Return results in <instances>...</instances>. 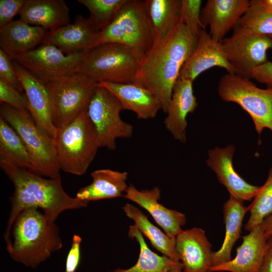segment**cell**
Masks as SVG:
<instances>
[{"label": "cell", "instance_id": "ba28073f", "mask_svg": "<svg viewBox=\"0 0 272 272\" xmlns=\"http://www.w3.org/2000/svg\"><path fill=\"white\" fill-rule=\"evenodd\" d=\"M218 93L222 100L235 103L248 113L259 136L264 128L272 132V89L259 88L250 79L228 73L220 78Z\"/></svg>", "mask_w": 272, "mask_h": 272}, {"label": "cell", "instance_id": "52a82bcc", "mask_svg": "<svg viewBox=\"0 0 272 272\" xmlns=\"http://www.w3.org/2000/svg\"><path fill=\"white\" fill-rule=\"evenodd\" d=\"M0 113L25 145L33 163V172L50 178L60 176L54 141L37 125L30 113L5 103H1Z\"/></svg>", "mask_w": 272, "mask_h": 272}, {"label": "cell", "instance_id": "b9f144b4", "mask_svg": "<svg viewBox=\"0 0 272 272\" xmlns=\"http://www.w3.org/2000/svg\"><path fill=\"white\" fill-rule=\"evenodd\" d=\"M258 1L266 11L272 14V0H258Z\"/></svg>", "mask_w": 272, "mask_h": 272}, {"label": "cell", "instance_id": "44dd1931", "mask_svg": "<svg viewBox=\"0 0 272 272\" xmlns=\"http://www.w3.org/2000/svg\"><path fill=\"white\" fill-rule=\"evenodd\" d=\"M193 82L178 78L175 82L164 123L173 138L181 143L186 142V117L193 113L197 106L193 94Z\"/></svg>", "mask_w": 272, "mask_h": 272}, {"label": "cell", "instance_id": "1f68e13d", "mask_svg": "<svg viewBox=\"0 0 272 272\" xmlns=\"http://www.w3.org/2000/svg\"><path fill=\"white\" fill-rule=\"evenodd\" d=\"M248 209L250 214L244 229L249 232L272 215V167L269 170L266 181L260 186L259 192Z\"/></svg>", "mask_w": 272, "mask_h": 272}, {"label": "cell", "instance_id": "6da1fadb", "mask_svg": "<svg viewBox=\"0 0 272 272\" xmlns=\"http://www.w3.org/2000/svg\"><path fill=\"white\" fill-rule=\"evenodd\" d=\"M197 40L180 21L143 56L132 83L151 93L167 113L181 69L194 50Z\"/></svg>", "mask_w": 272, "mask_h": 272}, {"label": "cell", "instance_id": "7402d4cb", "mask_svg": "<svg viewBox=\"0 0 272 272\" xmlns=\"http://www.w3.org/2000/svg\"><path fill=\"white\" fill-rule=\"evenodd\" d=\"M21 20L53 31L70 23V9L63 0H25Z\"/></svg>", "mask_w": 272, "mask_h": 272}, {"label": "cell", "instance_id": "ab89813d", "mask_svg": "<svg viewBox=\"0 0 272 272\" xmlns=\"http://www.w3.org/2000/svg\"><path fill=\"white\" fill-rule=\"evenodd\" d=\"M259 272H272V238H269L265 255Z\"/></svg>", "mask_w": 272, "mask_h": 272}, {"label": "cell", "instance_id": "d4e9b609", "mask_svg": "<svg viewBox=\"0 0 272 272\" xmlns=\"http://www.w3.org/2000/svg\"><path fill=\"white\" fill-rule=\"evenodd\" d=\"M92 182L82 187L76 197L89 202L101 199L123 197L128 187L127 172H119L109 169L94 171L91 174Z\"/></svg>", "mask_w": 272, "mask_h": 272}, {"label": "cell", "instance_id": "277c9868", "mask_svg": "<svg viewBox=\"0 0 272 272\" xmlns=\"http://www.w3.org/2000/svg\"><path fill=\"white\" fill-rule=\"evenodd\" d=\"M41 80L49 95L52 122L57 129L87 111L99 84L78 72Z\"/></svg>", "mask_w": 272, "mask_h": 272}, {"label": "cell", "instance_id": "7c38bea8", "mask_svg": "<svg viewBox=\"0 0 272 272\" xmlns=\"http://www.w3.org/2000/svg\"><path fill=\"white\" fill-rule=\"evenodd\" d=\"M84 52L66 54L55 46L42 43L26 53L10 57L41 80L78 72Z\"/></svg>", "mask_w": 272, "mask_h": 272}, {"label": "cell", "instance_id": "cb8c5ba5", "mask_svg": "<svg viewBox=\"0 0 272 272\" xmlns=\"http://www.w3.org/2000/svg\"><path fill=\"white\" fill-rule=\"evenodd\" d=\"M48 31L19 19L0 27V46L10 57L32 50L41 44Z\"/></svg>", "mask_w": 272, "mask_h": 272}, {"label": "cell", "instance_id": "8fae6325", "mask_svg": "<svg viewBox=\"0 0 272 272\" xmlns=\"http://www.w3.org/2000/svg\"><path fill=\"white\" fill-rule=\"evenodd\" d=\"M220 43L235 75L248 79L253 69L268 61L267 52L272 48L269 36L240 30H233Z\"/></svg>", "mask_w": 272, "mask_h": 272}, {"label": "cell", "instance_id": "7a4b0ae2", "mask_svg": "<svg viewBox=\"0 0 272 272\" xmlns=\"http://www.w3.org/2000/svg\"><path fill=\"white\" fill-rule=\"evenodd\" d=\"M0 166L14 186L13 194L10 198L11 209L4 234L7 252L12 248L13 225L24 210L41 209L48 222L54 223L63 211L86 208L89 203L69 195L62 186L60 176L45 178L4 161H0Z\"/></svg>", "mask_w": 272, "mask_h": 272}, {"label": "cell", "instance_id": "d6a6232c", "mask_svg": "<svg viewBox=\"0 0 272 272\" xmlns=\"http://www.w3.org/2000/svg\"><path fill=\"white\" fill-rule=\"evenodd\" d=\"M126 0H78L90 13V18L101 31L114 20Z\"/></svg>", "mask_w": 272, "mask_h": 272}, {"label": "cell", "instance_id": "8d00e7d4", "mask_svg": "<svg viewBox=\"0 0 272 272\" xmlns=\"http://www.w3.org/2000/svg\"><path fill=\"white\" fill-rule=\"evenodd\" d=\"M25 0H0V27L12 21L19 14Z\"/></svg>", "mask_w": 272, "mask_h": 272}, {"label": "cell", "instance_id": "f546056e", "mask_svg": "<svg viewBox=\"0 0 272 272\" xmlns=\"http://www.w3.org/2000/svg\"><path fill=\"white\" fill-rule=\"evenodd\" d=\"M0 161L33 172L30 155L14 128L0 117Z\"/></svg>", "mask_w": 272, "mask_h": 272}, {"label": "cell", "instance_id": "2e32d148", "mask_svg": "<svg viewBox=\"0 0 272 272\" xmlns=\"http://www.w3.org/2000/svg\"><path fill=\"white\" fill-rule=\"evenodd\" d=\"M12 62L25 91L32 117L54 140L57 129L52 122L49 97L44 83L16 62L12 60Z\"/></svg>", "mask_w": 272, "mask_h": 272}, {"label": "cell", "instance_id": "9a60e30c", "mask_svg": "<svg viewBox=\"0 0 272 272\" xmlns=\"http://www.w3.org/2000/svg\"><path fill=\"white\" fill-rule=\"evenodd\" d=\"M216 66L225 69L229 74H235L220 42L215 40L206 29H202L196 47L182 66L178 78L193 82L200 74Z\"/></svg>", "mask_w": 272, "mask_h": 272}, {"label": "cell", "instance_id": "60d3db41", "mask_svg": "<svg viewBox=\"0 0 272 272\" xmlns=\"http://www.w3.org/2000/svg\"><path fill=\"white\" fill-rule=\"evenodd\" d=\"M267 237L272 238V215L266 218L262 222Z\"/></svg>", "mask_w": 272, "mask_h": 272}, {"label": "cell", "instance_id": "4316f807", "mask_svg": "<svg viewBox=\"0 0 272 272\" xmlns=\"http://www.w3.org/2000/svg\"><path fill=\"white\" fill-rule=\"evenodd\" d=\"M145 3L154 44L164 37L180 21L181 0H145Z\"/></svg>", "mask_w": 272, "mask_h": 272}, {"label": "cell", "instance_id": "30bf717a", "mask_svg": "<svg viewBox=\"0 0 272 272\" xmlns=\"http://www.w3.org/2000/svg\"><path fill=\"white\" fill-rule=\"evenodd\" d=\"M123 110L119 100L98 84L87 113L94 126L100 148L114 150L116 148L117 139L132 137V125L124 121L120 117V113Z\"/></svg>", "mask_w": 272, "mask_h": 272}, {"label": "cell", "instance_id": "ffe728a7", "mask_svg": "<svg viewBox=\"0 0 272 272\" xmlns=\"http://www.w3.org/2000/svg\"><path fill=\"white\" fill-rule=\"evenodd\" d=\"M249 6L248 0H208L201 11L203 28L209 26L212 38L221 42Z\"/></svg>", "mask_w": 272, "mask_h": 272}, {"label": "cell", "instance_id": "603a6c76", "mask_svg": "<svg viewBox=\"0 0 272 272\" xmlns=\"http://www.w3.org/2000/svg\"><path fill=\"white\" fill-rule=\"evenodd\" d=\"M99 84L110 92L124 110L134 112L140 119L154 118L161 109L159 100L146 89L133 83L117 84L105 81Z\"/></svg>", "mask_w": 272, "mask_h": 272}, {"label": "cell", "instance_id": "8992f818", "mask_svg": "<svg viewBox=\"0 0 272 272\" xmlns=\"http://www.w3.org/2000/svg\"><path fill=\"white\" fill-rule=\"evenodd\" d=\"M142 58L124 45L103 43L84 52L78 72L98 82L132 83Z\"/></svg>", "mask_w": 272, "mask_h": 272}, {"label": "cell", "instance_id": "7bdbcfd3", "mask_svg": "<svg viewBox=\"0 0 272 272\" xmlns=\"http://www.w3.org/2000/svg\"><path fill=\"white\" fill-rule=\"evenodd\" d=\"M269 37H270V38L271 39V40L272 41V35L271 36H269Z\"/></svg>", "mask_w": 272, "mask_h": 272}, {"label": "cell", "instance_id": "5bb4252c", "mask_svg": "<svg viewBox=\"0 0 272 272\" xmlns=\"http://www.w3.org/2000/svg\"><path fill=\"white\" fill-rule=\"evenodd\" d=\"M100 32L90 18L78 15L72 24L48 31L42 43L53 45L66 54L85 52L97 46Z\"/></svg>", "mask_w": 272, "mask_h": 272}, {"label": "cell", "instance_id": "e575fe53", "mask_svg": "<svg viewBox=\"0 0 272 272\" xmlns=\"http://www.w3.org/2000/svg\"><path fill=\"white\" fill-rule=\"evenodd\" d=\"M0 100L21 112H29L26 95L0 77Z\"/></svg>", "mask_w": 272, "mask_h": 272}, {"label": "cell", "instance_id": "e0dca14e", "mask_svg": "<svg viewBox=\"0 0 272 272\" xmlns=\"http://www.w3.org/2000/svg\"><path fill=\"white\" fill-rule=\"evenodd\" d=\"M212 246L201 228L193 227L180 232L175 237V249L183 272H209L212 266Z\"/></svg>", "mask_w": 272, "mask_h": 272}, {"label": "cell", "instance_id": "836d02e7", "mask_svg": "<svg viewBox=\"0 0 272 272\" xmlns=\"http://www.w3.org/2000/svg\"><path fill=\"white\" fill-rule=\"evenodd\" d=\"M200 0H181L180 9V20L197 39L202 29H204L200 21Z\"/></svg>", "mask_w": 272, "mask_h": 272}, {"label": "cell", "instance_id": "d6986e66", "mask_svg": "<svg viewBox=\"0 0 272 272\" xmlns=\"http://www.w3.org/2000/svg\"><path fill=\"white\" fill-rule=\"evenodd\" d=\"M242 239L236 256L227 262L211 267L209 272H259L268 240L262 223L253 228Z\"/></svg>", "mask_w": 272, "mask_h": 272}, {"label": "cell", "instance_id": "4dcf8cb0", "mask_svg": "<svg viewBox=\"0 0 272 272\" xmlns=\"http://www.w3.org/2000/svg\"><path fill=\"white\" fill-rule=\"evenodd\" d=\"M233 30L263 35H272V14L266 11L258 0L250 1V6Z\"/></svg>", "mask_w": 272, "mask_h": 272}, {"label": "cell", "instance_id": "3957f363", "mask_svg": "<svg viewBox=\"0 0 272 272\" xmlns=\"http://www.w3.org/2000/svg\"><path fill=\"white\" fill-rule=\"evenodd\" d=\"M12 232L13 240L8 252L13 260L28 267L36 268L63 246L58 227L49 223L44 214L36 208L22 211Z\"/></svg>", "mask_w": 272, "mask_h": 272}, {"label": "cell", "instance_id": "f35d334b", "mask_svg": "<svg viewBox=\"0 0 272 272\" xmlns=\"http://www.w3.org/2000/svg\"><path fill=\"white\" fill-rule=\"evenodd\" d=\"M250 79L272 89V61H267L252 70Z\"/></svg>", "mask_w": 272, "mask_h": 272}, {"label": "cell", "instance_id": "484cf974", "mask_svg": "<svg viewBox=\"0 0 272 272\" xmlns=\"http://www.w3.org/2000/svg\"><path fill=\"white\" fill-rule=\"evenodd\" d=\"M243 202L230 196L224 205L225 235L220 249L213 252L212 267L231 260L232 249L240 236L244 217L249 211Z\"/></svg>", "mask_w": 272, "mask_h": 272}, {"label": "cell", "instance_id": "d590c367", "mask_svg": "<svg viewBox=\"0 0 272 272\" xmlns=\"http://www.w3.org/2000/svg\"><path fill=\"white\" fill-rule=\"evenodd\" d=\"M0 77L20 92L23 90L10 56L0 49Z\"/></svg>", "mask_w": 272, "mask_h": 272}, {"label": "cell", "instance_id": "83f0119b", "mask_svg": "<svg viewBox=\"0 0 272 272\" xmlns=\"http://www.w3.org/2000/svg\"><path fill=\"white\" fill-rule=\"evenodd\" d=\"M128 236L134 239L140 245V254L136 263L127 269L116 268L109 272H183L180 261L159 255L148 246L142 234L134 226H130Z\"/></svg>", "mask_w": 272, "mask_h": 272}, {"label": "cell", "instance_id": "f1b7e54d", "mask_svg": "<svg viewBox=\"0 0 272 272\" xmlns=\"http://www.w3.org/2000/svg\"><path fill=\"white\" fill-rule=\"evenodd\" d=\"M122 208L126 216L133 221V225L149 239L154 248L163 255L180 261L175 249V238H171L162 232L135 206L127 203Z\"/></svg>", "mask_w": 272, "mask_h": 272}, {"label": "cell", "instance_id": "74e56055", "mask_svg": "<svg viewBox=\"0 0 272 272\" xmlns=\"http://www.w3.org/2000/svg\"><path fill=\"white\" fill-rule=\"evenodd\" d=\"M81 237L78 235H74L66 257L64 272H75L77 270L81 258Z\"/></svg>", "mask_w": 272, "mask_h": 272}, {"label": "cell", "instance_id": "ac0fdd59", "mask_svg": "<svg viewBox=\"0 0 272 272\" xmlns=\"http://www.w3.org/2000/svg\"><path fill=\"white\" fill-rule=\"evenodd\" d=\"M123 197L145 209L169 237L175 238L183 230L181 227L186 222L185 214L168 209L159 202L161 190L158 187L139 190L130 184L128 186Z\"/></svg>", "mask_w": 272, "mask_h": 272}, {"label": "cell", "instance_id": "5b68a950", "mask_svg": "<svg viewBox=\"0 0 272 272\" xmlns=\"http://www.w3.org/2000/svg\"><path fill=\"white\" fill-rule=\"evenodd\" d=\"M54 141L60 169L79 176L85 173L100 148L87 111L57 129Z\"/></svg>", "mask_w": 272, "mask_h": 272}, {"label": "cell", "instance_id": "4fadbf2b", "mask_svg": "<svg viewBox=\"0 0 272 272\" xmlns=\"http://www.w3.org/2000/svg\"><path fill=\"white\" fill-rule=\"evenodd\" d=\"M235 152L233 145L224 148L216 147L209 150L207 165L226 188L230 196L243 201L251 200L259 192L260 186L248 183L235 170L233 163Z\"/></svg>", "mask_w": 272, "mask_h": 272}, {"label": "cell", "instance_id": "9c48e42d", "mask_svg": "<svg viewBox=\"0 0 272 272\" xmlns=\"http://www.w3.org/2000/svg\"><path fill=\"white\" fill-rule=\"evenodd\" d=\"M109 42L124 45L142 58L151 48L145 1L126 0L113 22L100 32L97 46Z\"/></svg>", "mask_w": 272, "mask_h": 272}]
</instances>
